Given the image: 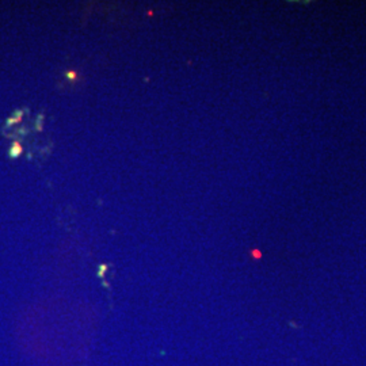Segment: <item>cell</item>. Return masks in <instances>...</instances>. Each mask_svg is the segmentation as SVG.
Masks as SVG:
<instances>
[{"label":"cell","mask_w":366,"mask_h":366,"mask_svg":"<svg viewBox=\"0 0 366 366\" xmlns=\"http://www.w3.org/2000/svg\"><path fill=\"white\" fill-rule=\"evenodd\" d=\"M67 78H68V79H71V80H75V79H76V72H73V71H71V72H68L67 73Z\"/></svg>","instance_id":"7a4b0ae2"},{"label":"cell","mask_w":366,"mask_h":366,"mask_svg":"<svg viewBox=\"0 0 366 366\" xmlns=\"http://www.w3.org/2000/svg\"><path fill=\"white\" fill-rule=\"evenodd\" d=\"M253 256H255V258H259L260 253H258V251H253Z\"/></svg>","instance_id":"3957f363"},{"label":"cell","mask_w":366,"mask_h":366,"mask_svg":"<svg viewBox=\"0 0 366 366\" xmlns=\"http://www.w3.org/2000/svg\"><path fill=\"white\" fill-rule=\"evenodd\" d=\"M21 152H22V148H21V145H19V144H14V145H12V149H11L12 158H17V156H19Z\"/></svg>","instance_id":"6da1fadb"}]
</instances>
